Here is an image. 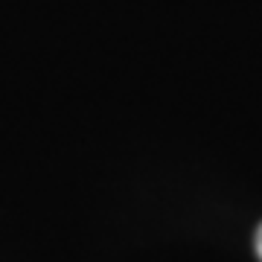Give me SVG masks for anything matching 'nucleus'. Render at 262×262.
I'll return each instance as SVG.
<instances>
[{
    "label": "nucleus",
    "instance_id": "1",
    "mask_svg": "<svg viewBox=\"0 0 262 262\" xmlns=\"http://www.w3.org/2000/svg\"><path fill=\"white\" fill-rule=\"evenodd\" d=\"M256 253H259V259H262V227H259V233H256Z\"/></svg>",
    "mask_w": 262,
    "mask_h": 262
}]
</instances>
